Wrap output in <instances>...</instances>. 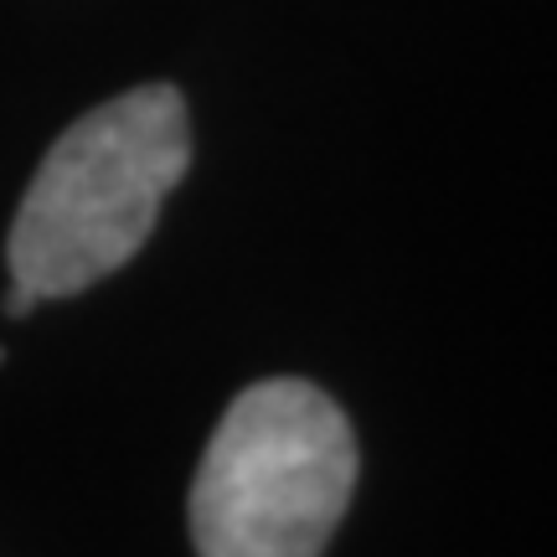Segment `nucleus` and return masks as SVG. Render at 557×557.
<instances>
[{"mask_svg": "<svg viewBox=\"0 0 557 557\" xmlns=\"http://www.w3.org/2000/svg\"><path fill=\"white\" fill-rule=\"evenodd\" d=\"M191 165V124L171 83H145L67 124L11 222V284L37 299L78 295L135 259L160 201Z\"/></svg>", "mask_w": 557, "mask_h": 557, "instance_id": "1", "label": "nucleus"}, {"mask_svg": "<svg viewBox=\"0 0 557 557\" xmlns=\"http://www.w3.org/2000/svg\"><path fill=\"white\" fill-rule=\"evenodd\" d=\"M357 491L351 423L299 377L253 382L222 413L191 480L201 557H320Z\"/></svg>", "mask_w": 557, "mask_h": 557, "instance_id": "2", "label": "nucleus"}, {"mask_svg": "<svg viewBox=\"0 0 557 557\" xmlns=\"http://www.w3.org/2000/svg\"><path fill=\"white\" fill-rule=\"evenodd\" d=\"M32 305H37V295H32V289H21V284H11V295H5V310H11V315H32Z\"/></svg>", "mask_w": 557, "mask_h": 557, "instance_id": "3", "label": "nucleus"}]
</instances>
